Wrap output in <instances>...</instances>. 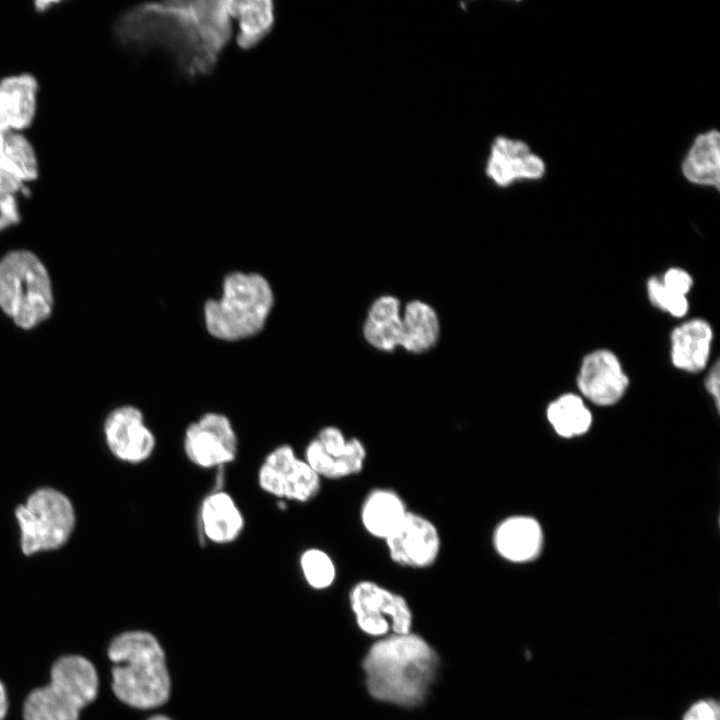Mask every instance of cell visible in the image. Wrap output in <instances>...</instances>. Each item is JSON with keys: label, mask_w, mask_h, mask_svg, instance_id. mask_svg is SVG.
<instances>
[{"label": "cell", "mask_w": 720, "mask_h": 720, "mask_svg": "<svg viewBox=\"0 0 720 720\" xmlns=\"http://www.w3.org/2000/svg\"><path fill=\"white\" fill-rule=\"evenodd\" d=\"M577 386L582 395L599 406L617 403L625 394L629 379L615 353L597 349L582 360Z\"/></svg>", "instance_id": "15"}, {"label": "cell", "mask_w": 720, "mask_h": 720, "mask_svg": "<svg viewBox=\"0 0 720 720\" xmlns=\"http://www.w3.org/2000/svg\"><path fill=\"white\" fill-rule=\"evenodd\" d=\"M38 84L30 74L0 80V125L13 132L27 128L37 105Z\"/></svg>", "instance_id": "18"}, {"label": "cell", "mask_w": 720, "mask_h": 720, "mask_svg": "<svg viewBox=\"0 0 720 720\" xmlns=\"http://www.w3.org/2000/svg\"><path fill=\"white\" fill-rule=\"evenodd\" d=\"M200 518L205 537L216 544L233 542L244 528L239 507L225 491L211 493L203 500Z\"/></svg>", "instance_id": "20"}, {"label": "cell", "mask_w": 720, "mask_h": 720, "mask_svg": "<svg viewBox=\"0 0 720 720\" xmlns=\"http://www.w3.org/2000/svg\"><path fill=\"white\" fill-rule=\"evenodd\" d=\"M713 342V330L704 319L686 321L670 335L671 362L679 370L698 373L709 362Z\"/></svg>", "instance_id": "17"}, {"label": "cell", "mask_w": 720, "mask_h": 720, "mask_svg": "<svg viewBox=\"0 0 720 720\" xmlns=\"http://www.w3.org/2000/svg\"><path fill=\"white\" fill-rule=\"evenodd\" d=\"M682 720H720V704L711 697L698 699L684 711Z\"/></svg>", "instance_id": "29"}, {"label": "cell", "mask_w": 720, "mask_h": 720, "mask_svg": "<svg viewBox=\"0 0 720 720\" xmlns=\"http://www.w3.org/2000/svg\"><path fill=\"white\" fill-rule=\"evenodd\" d=\"M681 171L692 184L720 188V133L711 129L698 134L686 153Z\"/></svg>", "instance_id": "21"}, {"label": "cell", "mask_w": 720, "mask_h": 720, "mask_svg": "<svg viewBox=\"0 0 720 720\" xmlns=\"http://www.w3.org/2000/svg\"><path fill=\"white\" fill-rule=\"evenodd\" d=\"M273 304V291L264 276L231 272L224 278L221 297L204 304V323L217 339L242 340L263 329Z\"/></svg>", "instance_id": "4"}, {"label": "cell", "mask_w": 720, "mask_h": 720, "mask_svg": "<svg viewBox=\"0 0 720 720\" xmlns=\"http://www.w3.org/2000/svg\"><path fill=\"white\" fill-rule=\"evenodd\" d=\"M101 429L108 453L122 464H141L154 452L155 436L136 406L125 404L111 409Z\"/></svg>", "instance_id": "11"}, {"label": "cell", "mask_w": 720, "mask_h": 720, "mask_svg": "<svg viewBox=\"0 0 720 720\" xmlns=\"http://www.w3.org/2000/svg\"><path fill=\"white\" fill-rule=\"evenodd\" d=\"M547 418L562 437L570 438L586 433L592 424V414L578 395L568 393L558 397L547 408Z\"/></svg>", "instance_id": "25"}, {"label": "cell", "mask_w": 720, "mask_h": 720, "mask_svg": "<svg viewBox=\"0 0 720 720\" xmlns=\"http://www.w3.org/2000/svg\"><path fill=\"white\" fill-rule=\"evenodd\" d=\"M231 18L236 19V42L242 49L257 45L272 29L274 6L271 1H228Z\"/></svg>", "instance_id": "23"}, {"label": "cell", "mask_w": 720, "mask_h": 720, "mask_svg": "<svg viewBox=\"0 0 720 720\" xmlns=\"http://www.w3.org/2000/svg\"><path fill=\"white\" fill-rule=\"evenodd\" d=\"M184 452L198 467L209 469L228 464L237 456L238 439L224 414L209 412L185 430Z\"/></svg>", "instance_id": "13"}, {"label": "cell", "mask_w": 720, "mask_h": 720, "mask_svg": "<svg viewBox=\"0 0 720 720\" xmlns=\"http://www.w3.org/2000/svg\"><path fill=\"white\" fill-rule=\"evenodd\" d=\"M50 274L32 251L11 250L0 258V310L19 328L31 330L50 318Z\"/></svg>", "instance_id": "5"}, {"label": "cell", "mask_w": 720, "mask_h": 720, "mask_svg": "<svg viewBox=\"0 0 720 720\" xmlns=\"http://www.w3.org/2000/svg\"><path fill=\"white\" fill-rule=\"evenodd\" d=\"M484 170L493 184L506 188L518 182L541 179L545 175L546 165L526 142L508 136H496L490 144Z\"/></svg>", "instance_id": "14"}, {"label": "cell", "mask_w": 720, "mask_h": 720, "mask_svg": "<svg viewBox=\"0 0 720 720\" xmlns=\"http://www.w3.org/2000/svg\"><path fill=\"white\" fill-rule=\"evenodd\" d=\"M22 554L31 557L57 551L70 540L76 525L71 500L53 487H40L14 510Z\"/></svg>", "instance_id": "7"}, {"label": "cell", "mask_w": 720, "mask_h": 720, "mask_svg": "<svg viewBox=\"0 0 720 720\" xmlns=\"http://www.w3.org/2000/svg\"><path fill=\"white\" fill-rule=\"evenodd\" d=\"M410 510L394 489L377 487L368 492L360 508V522L370 536L385 540Z\"/></svg>", "instance_id": "19"}, {"label": "cell", "mask_w": 720, "mask_h": 720, "mask_svg": "<svg viewBox=\"0 0 720 720\" xmlns=\"http://www.w3.org/2000/svg\"><path fill=\"white\" fill-rule=\"evenodd\" d=\"M149 720H171V719L166 716H163V715H157V716L151 717Z\"/></svg>", "instance_id": "33"}, {"label": "cell", "mask_w": 720, "mask_h": 720, "mask_svg": "<svg viewBox=\"0 0 720 720\" xmlns=\"http://www.w3.org/2000/svg\"><path fill=\"white\" fill-rule=\"evenodd\" d=\"M299 564L306 582L313 589H327L336 580V564L331 556L320 548L311 547L304 550Z\"/></svg>", "instance_id": "27"}, {"label": "cell", "mask_w": 720, "mask_h": 720, "mask_svg": "<svg viewBox=\"0 0 720 720\" xmlns=\"http://www.w3.org/2000/svg\"><path fill=\"white\" fill-rule=\"evenodd\" d=\"M720 366L719 361H715L713 366L710 368L707 377L705 379V388L707 392L713 397L716 408L719 409L720 402Z\"/></svg>", "instance_id": "31"}, {"label": "cell", "mask_w": 720, "mask_h": 720, "mask_svg": "<svg viewBox=\"0 0 720 720\" xmlns=\"http://www.w3.org/2000/svg\"><path fill=\"white\" fill-rule=\"evenodd\" d=\"M369 695L402 708L422 705L435 683L440 658L422 636L393 634L370 646L362 664Z\"/></svg>", "instance_id": "2"}, {"label": "cell", "mask_w": 720, "mask_h": 720, "mask_svg": "<svg viewBox=\"0 0 720 720\" xmlns=\"http://www.w3.org/2000/svg\"><path fill=\"white\" fill-rule=\"evenodd\" d=\"M108 657L114 663L112 689L123 703L138 709L163 705L169 698L170 678L164 652L145 631L125 632L112 640Z\"/></svg>", "instance_id": "3"}, {"label": "cell", "mask_w": 720, "mask_h": 720, "mask_svg": "<svg viewBox=\"0 0 720 720\" xmlns=\"http://www.w3.org/2000/svg\"><path fill=\"white\" fill-rule=\"evenodd\" d=\"M97 691V672L90 661L79 655L60 657L51 668L50 683L27 696L24 720H79L80 710Z\"/></svg>", "instance_id": "6"}, {"label": "cell", "mask_w": 720, "mask_h": 720, "mask_svg": "<svg viewBox=\"0 0 720 720\" xmlns=\"http://www.w3.org/2000/svg\"><path fill=\"white\" fill-rule=\"evenodd\" d=\"M384 543L392 562L412 569L433 566L442 547L441 535L435 523L414 511L408 512Z\"/></svg>", "instance_id": "12"}, {"label": "cell", "mask_w": 720, "mask_h": 720, "mask_svg": "<svg viewBox=\"0 0 720 720\" xmlns=\"http://www.w3.org/2000/svg\"><path fill=\"white\" fill-rule=\"evenodd\" d=\"M646 288L649 301L656 308L676 318H682L687 314L689 310L687 296L672 292L662 284L660 278L650 277Z\"/></svg>", "instance_id": "28"}, {"label": "cell", "mask_w": 720, "mask_h": 720, "mask_svg": "<svg viewBox=\"0 0 720 720\" xmlns=\"http://www.w3.org/2000/svg\"><path fill=\"white\" fill-rule=\"evenodd\" d=\"M349 605L358 628L370 636L411 632L412 610L401 594L371 580L355 583L349 591Z\"/></svg>", "instance_id": "8"}, {"label": "cell", "mask_w": 720, "mask_h": 720, "mask_svg": "<svg viewBox=\"0 0 720 720\" xmlns=\"http://www.w3.org/2000/svg\"><path fill=\"white\" fill-rule=\"evenodd\" d=\"M438 336L439 322L432 307L418 300L407 303L400 346L409 352H424L436 343Z\"/></svg>", "instance_id": "24"}, {"label": "cell", "mask_w": 720, "mask_h": 720, "mask_svg": "<svg viewBox=\"0 0 720 720\" xmlns=\"http://www.w3.org/2000/svg\"><path fill=\"white\" fill-rule=\"evenodd\" d=\"M7 696L3 684L0 682V720H2L7 713Z\"/></svg>", "instance_id": "32"}, {"label": "cell", "mask_w": 720, "mask_h": 720, "mask_svg": "<svg viewBox=\"0 0 720 720\" xmlns=\"http://www.w3.org/2000/svg\"><path fill=\"white\" fill-rule=\"evenodd\" d=\"M304 460L321 479L340 480L362 472L367 449L357 437H347L333 425L325 426L309 441Z\"/></svg>", "instance_id": "10"}, {"label": "cell", "mask_w": 720, "mask_h": 720, "mask_svg": "<svg viewBox=\"0 0 720 720\" xmlns=\"http://www.w3.org/2000/svg\"><path fill=\"white\" fill-rule=\"evenodd\" d=\"M321 480L288 444L267 454L258 470V484L264 492L299 503L309 502L318 495Z\"/></svg>", "instance_id": "9"}, {"label": "cell", "mask_w": 720, "mask_h": 720, "mask_svg": "<svg viewBox=\"0 0 720 720\" xmlns=\"http://www.w3.org/2000/svg\"><path fill=\"white\" fill-rule=\"evenodd\" d=\"M4 230H6V227H5L3 221H2L1 218H0V232H2V231H4Z\"/></svg>", "instance_id": "34"}, {"label": "cell", "mask_w": 720, "mask_h": 720, "mask_svg": "<svg viewBox=\"0 0 720 720\" xmlns=\"http://www.w3.org/2000/svg\"><path fill=\"white\" fill-rule=\"evenodd\" d=\"M0 167L23 183L38 177V163L28 140L21 134L9 132L2 153Z\"/></svg>", "instance_id": "26"}, {"label": "cell", "mask_w": 720, "mask_h": 720, "mask_svg": "<svg viewBox=\"0 0 720 720\" xmlns=\"http://www.w3.org/2000/svg\"><path fill=\"white\" fill-rule=\"evenodd\" d=\"M492 543L497 554L512 563L531 561L540 553L543 534L538 522L528 516H511L494 529Z\"/></svg>", "instance_id": "16"}, {"label": "cell", "mask_w": 720, "mask_h": 720, "mask_svg": "<svg viewBox=\"0 0 720 720\" xmlns=\"http://www.w3.org/2000/svg\"><path fill=\"white\" fill-rule=\"evenodd\" d=\"M400 302L393 296H382L371 306L363 327L365 339L375 348L392 351L400 346L402 317Z\"/></svg>", "instance_id": "22"}, {"label": "cell", "mask_w": 720, "mask_h": 720, "mask_svg": "<svg viewBox=\"0 0 720 720\" xmlns=\"http://www.w3.org/2000/svg\"><path fill=\"white\" fill-rule=\"evenodd\" d=\"M228 1H166L137 5L116 21L118 41L134 49L159 47L188 78L210 73L230 40Z\"/></svg>", "instance_id": "1"}, {"label": "cell", "mask_w": 720, "mask_h": 720, "mask_svg": "<svg viewBox=\"0 0 720 720\" xmlns=\"http://www.w3.org/2000/svg\"><path fill=\"white\" fill-rule=\"evenodd\" d=\"M660 280L666 288L682 296H687L693 286L691 275L679 267L668 269Z\"/></svg>", "instance_id": "30"}]
</instances>
